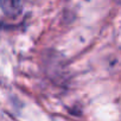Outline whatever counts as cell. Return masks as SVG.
<instances>
[{
	"label": "cell",
	"mask_w": 121,
	"mask_h": 121,
	"mask_svg": "<svg viewBox=\"0 0 121 121\" xmlns=\"http://www.w3.org/2000/svg\"><path fill=\"white\" fill-rule=\"evenodd\" d=\"M0 7L7 16H17L22 11V4L19 1H0Z\"/></svg>",
	"instance_id": "obj_1"
}]
</instances>
